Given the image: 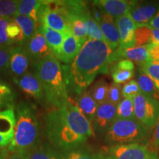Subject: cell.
Here are the masks:
<instances>
[{"label": "cell", "instance_id": "1", "mask_svg": "<svg viewBox=\"0 0 159 159\" xmlns=\"http://www.w3.org/2000/svg\"><path fill=\"white\" fill-rule=\"evenodd\" d=\"M47 139L59 152L80 148L89 137L94 136L92 125L69 99L61 108H53L44 116Z\"/></svg>", "mask_w": 159, "mask_h": 159}, {"label": "cell", "instance_id": "2", "mask_svg": "<svg viewBox=\"0 0 159 159\" xmlns=\"http://www.w3.org/2000/svg\"><path fill=\"white\" fill-rule=\"evenodd\" d=\"M114 52L106 41L87 39L75 58L62 66L68 92L80 96L97 75L108 73Z\"/></svg>", "mask_w": 159, "mask_h": 159}, {"label": "cell", "instance_id": "3", "mask_svg": "<svg viewBox=\"0 0 159 159\" xmlns=\"http://www.w3.org/2000/svg\"><path fill=\"white\" fill-rule=\"evenodd\" d=\"M35 74L42 85L46 100L52 108H61L69 102L63 67L54 55L34 62Z\"/></svg>", "mask_w": 159, "mask_h": 159}, {"label": "cell", "instance_id": "4", "mask_svg": "<svg viewBox=\"0 0 159 159\" xmlns=\"http://www.w3.org/2000/svg\"><path fill=\"white\" fill-rule=\"evenodd\" d=\"M15 111L16 116L15 134L7 148L12 152H30L41 144L36 108L33 103L22 101L16 107Z\"/></svg>", "mask_w": 159, "mask_h": 159}, {"label": "cell", "instance_id": "5", "mask_svg": "<svg viewBox=\"0 0 159 159\" xmlns=\"http://www.w3.org/2000/svg\"><path fill=\"white\" fill-rule=\"evenodd\" d=\"M148 130L136 119H116L105 134V141L113 145L137 143L148 136Z\"/></svg>", "mask_w": 159, "mask_h": 159}, {"label": "cell", "instance_id": "6", "mask_svg": "<svg viewBox=\"0 0 159 159\" xmlns=\"http://www.w3.org/2000/svg\"><path fill=\"white\" fill-rule=\"evenodd\" d=\"M135 117L148 128H154L159 119V102L142 92L134 99Z\"/></svg>", "mask_w": 159, "mask_h": 159}, {"label": "cell", "instance_id": "7", "mask_svg": "<svg viewBox=\"0 0 159 159\" xmlns=\"http://www.w3.org/2000/svg\"><path fill=\"white\" fill-rule=\"evenodd\" d=\"M39 25L45 26L66 35L71 32L67 17L57 8H49L45 1H41L39 9Z\"/></svg>", "mask_w": 159, "mask_h": 159}, {"label": "cell", "instance_id": "8", "mask_svg": "<svg viewBox=\"0 0 159 159\" xmlns=\"http://www.w3.org/2000/svg\"><path fill=\"white\" fill-rule=\"evenodd\" d=\"M150 152L138 143L113 145L107 151V159H147Z\"/></svg>", "mask_w": 159, "mask_h": 159}, {"label": "cell", "instance_id": "9", "mask_svg": "<svg viewBox=\"0 0 159 159\" xmlns=\"http://www.w3.org/2000/svg\"><path fill=\"white\" fill-rule=\"evenodd\" d=\"M116 105L107 101L98 105L94 122L92 123L94 134H102L107 132L116 119Z\"/></svg>", "mask_w": 159, "mask_h": 159}, {"label": "cell", "instance_id": "10", "mask_svg": "<svg viewBox=\"0 0 159 159\" xmlns=\"http://www.w3.org/2000/svg\"><path fill=\"white\" fill-rule=\"evenodd\" d=\"M15 108L0 111V148H7L14 137L16 125Z\"/></svg>", "mask_w": 159, "mask_h": 159}, {"label": "cell", "instance_id": "11", "mask_svg": "<svg viewBox=\"0 0 159 159\" xmlns=\"http://www.w3.org/2000/svg\"><path fill=\"white\" fill-rule=\"evenodd\" d=\"M13 80L26 94L35 98L41 104L47 102L44 91L36 75L27 72L21 77H13Z\"/></svg>", "mask_w": 159, "mask_h": 159}, {"label": "cell", "instance_id": "12", "mask_svg": "<svg viewBox=\"0 0 159 159\" xmlns=\"http://www.w3.org/2000/svg\"><path fill=\"white\" fill-rule=\"evenodd\" d=\"M136 3V1H127V0L94 1V5L97 6L101 13L111 16L115 19L128 14L131 8Z\"/></svg>", "mask_w": 159, "mask_h": 159}, {"label": "cell", "instance_id": "13", "mask_svg": "<svg viewBox=\"0 0 159 159\" xmlns=\"http://www.w3.org/2000/svg\"><path fill=\"white\" fill-rule=\"evenodd\" d=\"M120 37L119 48L126 49L136 47L135 33L138 26L128 14L115 19Z\"/></svg>", "mask_w": 159, "mask_h": 159}, {"label": "cell", "instance_id": "14", "mask_svg": "<svg viewBox=\"0 0 159 159\" xmlns=\"http://www.w3.org/2000/svg\"><path fill=\"white\" fill-rule=\"evenodd\" d=\"M25 48L33 62H36L52 54L50 47L39 28L31 39L26 43Z\"/></svg>", "mask_w": 159, "mask_h": 159}, {"label": "cell", "instance_id": "15", "mask_svg": "<svg viewBox=\"0 0 159 159\" xmlns=\"http://www.w3.org/2000/svg\"><path fill=\"white\" fill-rule=\"evenodd\" d=\"M30 57L25 48L21 46L11 47L9 69L14 77L23 76L29 68Z\"/></svg>", "mask_w": 159, "mask_h": 159}, {"label": "cell", "instance_id": "16", "mask_svg": "<svg viewBox=\"0 0 159 159\" xmlns=\"http://www.w3.org/2000/svg\"><path fill=\"white\" fill-rule=\"evenodd\" d=\"M120 58L130 60L133 62L141 64V66L145 64L152 60L149 55L148 45L136 46L126 49H117L113 54L112 63L116 62Z\"/></svg>", "mask_w": 159, "mask_h": 159}, {"label": "cell", "instance_id": "17", "mask_svg": "<svg viewBox=\"0 0 159 159\" xmlns=\"http://www.w3.org/2000/svg\"><path fill=\"white\" fill-rule=\"evenodd\" d=\"M97 22L104 35L105 41L113 50L116 51L120 47V37L115 19L102 13L100 19Z\"/></svg>", "mask_w": 159, "mask_h": 159}, {"label": "cell", "instance_id": "18", "mask_svg": "<svg viewBox=\"0 0 159 159\" xmlns=\"http://www.w3.org/2000/svg\"><path fill=\"white\" fill-rule=\"evenodd\" d=\"M82 41L77 39L71 32L66 35V38L61 50L55 55L59 61L68 64L78 55L83 45Z\"/></svg>", "mask_w": 159, "mask_h": 159}, {"label": "cell", "instance_id": "19", "mask_svg": "<svg viewBox=\"0 0 159 159\" xmlns=\"http://www.w3.org/2000/svg\"><path fill=\"white\" fill-rule=\"evenodd\" d=\"M158 10L153 4H135L128 15L137 26L148 25L153 19Z\"/></svg>", "mask_w": 159, "mask_h": 159}, {"label": "cell", "instance_id": "20", "mask_svg": "<svg viewBox=\"0 0 159 159\" xmlns=\"http://www.w3.org/2000/svg\"><path fill=\"white\" fill-rule=\"evenodd\" d=\"M76 105L81 114L92 125L98 105L91 97V93L88 91H85L83 94L80 95Z\"/></svg>", "mask_w": 159, "mask_h": 159}, {"label": "cell", "instance_id": "21", "mask_svg": "<svg viewBox=\"0 0 159 159\" xmlns=\"http://www.w3.org/2000/svg\"><path fill=\"white\" fill-rule=\"evenodd\" d=\"M38 28L42 33L49 47H50L51 50L52 52V54L55 56L62 47L66 38V34L43 25H39Z\"/></svg>", "mask_w": 159, "mask_h": 159}, {"label": "cell", "instance_id": "22", "mask_svg": "<svg viewBox=\"0 0 159 159\" xmlns=\"http://www.w3.org/2000/svg\"><path fill=\"white\" fill-rule=\"evenodd\" d=\"M41 1L39 0H21L19 1L18 7V15L28 16L36 24L37 27L39 26V9Z\"/></svg>", "mask_w": 159, "mask_h": 159}, {"label": "cell", "instance_id": "23", "mask_svg": "<svg viewBox=\"0 0 159 159\" xmlns=\"http://www.w3.org/2000/svg\"><path fill=\"white\" fill-rule=\"evenodd\" d=\"M66 16L70 24L71 33L77 39L85 43L88 39V30L84 21L79 16L73 13H66Z\"/></svg>", "mask_w": 159, "mask_h": 159}, {"label": "cell", "instance_id": "24", "mask_svg": "<svg viewBox=\"0 0 159 159\" xmlns=\"http://www.w3.org/2000/svg\"><path fill=\"white\" fill-rule=\"evenodd\" d=\"M60 153L61 159H107L106 152H93L80 148Z\"/></svg>", "mask_w": 159, "mask_h": 159}, {"label": "cell", "instance_id": "25", "mask_svg": "<svg viewBox=\"0 0 159 159\" xmlns=\"http://www.w3.org/2000/svg\"><path fill=\"white\" fill-rule=\"evenodd\" d=\"M139 89L141 92L146 96L150 97L158 101L159 99V91L157 89L152 80L145 74L142 69L139 70V75L137 79Z\"/></svg>", "mask_w": 159, "mask_h": 159}, {"label": "cell", "instance_id": "26", "mask_svg": "<svg viewBox=\"0 0 159 159\" xmlns=\"http://www.w3.org/2000/svg\"><path fill=\"white\" fill-rule=\"evenodd\" d=\"M13 19L15 20L16 22L19 25L22 30L24 39L21 46H25L26 43L31 39V38L36 32L38 29L36 24L33 19L28 16H25L17 14L15 16Z\"/></svg>", "mask_w": 159, "mask_h": 159}, {"label": "cell", "instance_id": "27", "mask_svg": "<svg viewBox=\"0 0 159 159\" xmlns=\"http://www.w3.org/2000/svg\"><path fill=\"white\" fill-rule=\"evenodd\" d=\"M30 159H61L59 151L47 144L41 143L39 146L30 151Z\"/></svg>", "mask_w": 159, "mask_h": 159}, {"label": "cell", "instance_id": "28", "mask_svg": "<svg viewBox=\"0 0 159 159\" xmlns=\"http://www.w3.org/2000/svg\"><path fill=\"white\" fill-rule=\"evenodd\" d=\"M16 94L7 83L0 79V109L15 108Z\"/></svg>", "mask_w": 159, "mask_h": 159}, {"label": "cell", "instance_id": "29", "mask_svg": "<svg viewBox=\"0 0 159 159\" xmlns=\"http://www.w3.org/2000/svg\"><path fill=\"white\" fill-rule=\"evenodd\" d=\"M108 85L103 80L97 81L91 89V95L94 99L97 105L107 102L108 92Z\"/></svg>", "mask_w": 159, "mask_h": 159}, {"label": "cell", "instance_id": "30", "mask_svg": "<svg viewBox=\"0 0 159 159\" xmlns=\"http://www.w3.org/2000/svg\"><path fill=\"white\" fill-rule=\"evenodd\" d=\"M116 119H136L133 99L125 98L122 99V101L119 103V105L116 107Z\"/></svg>", "mask_w": 159, "mask_h": 159}, {"label": "cell", "instance_id": "31", "mask_svg": "<svg viewBox=\"0 0 159 159\" xmlns=\"http://www.w3.org/2000/svg\"><path fill=\"white\" fill-rule=\"evenodd\" d=\"M19 1L0 0V18L12 19L17 15Z\"/></svg>", "mask_w": 159, "mask_h": 159}, {"label": "cell", "instance_id": "32", "mask_svg": "<svg viewBox=\"0 0 159 159\" xmlns=\"http://www.w3.org/2000/svg\"><path fill=\"white\" fill-rule=\"evenodd\" d=\"M6 31H7V37H8L12 44H13V43H19L21 46L24 39L22 30H21V27H19V25L16 22L15 20L13 19L9 20Z\"/></svg>", "mask_w": 159, "mask_h": 159}, {"label": "cell", "instance_id": "33", "mask_svg": "<svg viewBox=\"0 0 159 159\" xmlns=\"http://www.w3.org/2000/svg\"><path fill=\"white\" fill-rule=\"evenodd\" d=\"M140 68L152 80L159 91V61L152 59L149 62L141 66Z\"/></svg>", "mask_w": 159, "mask_h": 159}, {"label": "cell", "instance_id": "34", "mask_svg": "<svg viewBox=\"0 0 159 159\" xmlns=\"http://www.w3.org/2000/svg\"><path fill=\"white\" fill-rule=\"evenodd\" d=\"M111 74L114 80V83L120 85L132 79L134 76V71L118 69L111 66Z\"/></svg>", "mask_w": 159, "mask_h": 159}, {"label": "cell", "instance_id": "35", "mask_svg": "<svg viewBox=\"0 0 159 159\" xmlns=\"http://www.w3.org/2000/svg\"><path fill=\"white\" fill-rule=\"evenodd\" d=\"M140 93L141 91L137 80H134L128 81L122 87V97H124L125 99H134V97H136Z\"/></svg>", "mask_w": 159, "mask_h": 159}, {"label": "cell", "instance_id": "36", "mask_svg": "<svg viewBox=\"0 0 159 159\" xmlns=\"http://www.w3.org/2000/svg\"><path fill=\"white\" fill-rule=\"evenodd\" d=\"M122 87L119 84L113 83L108 87V99L107 101L112 103L115 105H118L119 103L122 101Z\"/></svg>", "mask_w": 159, "mask_h": 159}, {"label": "cell", "instance_id": "37", "mask_svg": "<svg viewBox=\"0 0 159 159\" xmlns=\"http://www.w3.org/2000/svg\"><path fill=\"white\" fill-rule=\"evenodd\" d=\"M9 20L10 19L0 18V47L10 48L13 45L7 37V31H6Z\"/></svg>", "mask_w": 159, "mask_h": 159}, {"label": "cell", "instance_id": "38", "mask_svg": "<svg viewBox=\"0 0 159 159\" xmlns=\"http://www.w3.org/2000/svg\"><path fill=\"white\" fill-rule=\"evenodd\" d=\"M149 145L150 146L148 150L150 152H154L159 155V119L154 127L153 133Z\"/></svg>", "mask_w": 159, "mask_h": 159}, {"label": "cell", "instance_id": "39", "mask_svg": "<svg viewBox=\"0 0 159 159\" xmlns=\"http://www.w3.org/2000/svg\"><path fill=\"white\" fill-rule=\"evenodd\" d=\"M11 48L0 47V71H5L9 69Z\"/></svg>", "mask_w": 159, "mask_h": 159}, {"label": "cell", "instance_id": "40", "mask_svg": "<svg viewBox=\"0 0 159 159\" xmlns=\"http://www.w3.org/2000/svg\"><path fill=\"white\" fill-rule=\"evenodd\" d=\"M30 152L28 151H9L3 159H30Z\"/></svg>", "mask_w": 159, "mask_h": 159}, {"label": "cell", "instance_id": "41", "mask_svg": "<svg viewBox=\"0 0 159 159\" xmlns=\"http://www.w3.org/2000/svg\"><path fill=\"white\" fill-rule=\"evenodd\" d=\"M148 52L152 60L159 61V43H150L148 44Z\"/></svg>", "mask_w": 159, "mask_h": 159}, {"label": "cell", "instance_id": "42", "mask_svg": "<svg viewBox=\"0 0 159 159\" xmlns=\"http://www.w3.org/2000/svg\"><path fill=\"white\" fill-rule=\"evenodd\" d=\"M150 43H159V30L154 29V28H152V27H151V41H150Z\"/></svg>", "mask_w": 159, "mask_h": 159}, {"label": "cell", "instance_id": "43", "mask_svg": "<svg viewBox=\"0 0 159 159\" xmlns=\"http://www.w3.org/2000/svg\"><path fill=\"white\" fill-rule=\"evenodd\" d=\"M148 25H150V27H152V28L159 30V9L158 12L156 13V16L153 17V19L151 20Z\"/></svg>", "mask_w": 159, "mask_h": 159}, {"label": "cell", "instance_id": "44", "mask_svg": "<svg viewBox=\"0 0 159 159\" xmlns=\"http://www.w3.org/2000/svg\"><path fill=\"white\" fill-rule=\"evenodd\" d=\"M7 152V148H0V159H3L5 158Z\"/></svg>", "mask_w": 159, "mask_h": 159}, {"label": "cell", "instance_id": "45", "mask_svg": "<svg viewBox=\"0 0 159 159\" xmlns=\"http://www.w3.org/2000/svg\"><path fill=\"white\" fill-rule=\"evenodd\" d=\"M147 159H159V157L158 154L154 153V152H150L148 158Z\"/></svg>", "mask_w": 159, "mask_h": 159}]
</instances>
